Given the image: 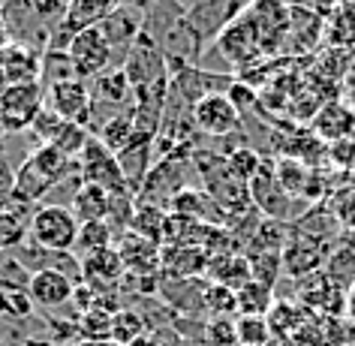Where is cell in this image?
<instances>
[{
    "mask_svg": "<svg viewBox=\"0 0 355 346\" xmlns=\"http://www.w3.org/2000/svg\"><path fill=\"white\" fill-rule=\"evenodd\" d=\"M205 310L211 316H238V298L232 289L220 286V283H208L205 289Z\"/></svg>",
    "mask_w": 355,
    "mask_h": 346,
    "instance_id": "obj_38",
    "label": "cell"
},
{
    "mask_svg": "<svg viewBox=\"0 0 355 346\" xmlns=\"http://www.w3.org/2000/svg\"><path fill=\"white\" fill-rule=\"evenodd\" d=\"M46 105V87L40 82H24L0 91V123L6 132L31 130L37 114Z\"/></svg>",
    "mask_w": 355,
    "mask_h": 346,
    "instance_id": "obj_5",
    "label": "cell"
},
{
    "mask_svg": "<svg viewBox=\"0 0 355 346\" xmlns=\"http://www.w3.org/2000/svg\"><path fill=\"white\" fill-rule=\"evenodd\" d=\"M235 298H238V316H268L274 301H277L271 286L256 283V280H250L247 286L238 289Z\"/></svg>",
    "mask_w": 355,
    "mask_h": 346,
    "instance_id": "obj_22",
    "label": "cell"
},
{
    "mask_svg": "<svg viewBox=\"0 0 355 346\" xmlns=\"http://www.w3.org/2000/svg\"><path fill=\"white\" fill-rule=\"evenodd\" d=\"M148 331V322L136 310H118L112 316V343L118 346H136Z\"/></svg>",
    "mask_w": 355,
    "mask_h": 346,
    "instance_id": "obj_26",
    "label": "cell"
},
{
    "mask_svg": "<svg viewBox=\"0 0 355 346\" xmlns=\"http://www.w3.org/2000/svg\"><path fill=\"white\" fill-rule=\"evenodd\" d=\"M112 208V196L96 184L78 181L73 190V214L78 217V223H94V220H105Z\"/></svg>",
    "mask_w": 355,
    "mask_h": 346,
    "instance_id": "obj_17",
    "label": "cell"
},
{
    "mask_svg": "<svg viewBox=\"0 0 355 346\" xmlns=\"http://www.w3.org/2000/svg\"><path fill=\"white\" fill-rule=\"evenodd\" d=\"M226 166L238 181L250 184L256 178V172H259V166H262V157L256 154L253 148H235L232 154H226Z\"/></svg>",
    "mask_w": 355,
    "mask_h": 346,
    "instance_id": "obj_37",
    "label": "cell"
},
{
    "mask_svg": "<svg viewBox=\"0 0 355 346\" xmlns=\"http://www.w3.org/2000/svg\"><path fill=\"white\" fill-rule=\"evenodd\" d=\"M268 346H292V340H289V343H286V340H277V337H274V340H271V343H268Z\"/></svg>",
    "mask_w": 355,
    "mask_h": 346,
    "instance_id": "obj_42",
    "label": "cell"
},
{
    "mask_svg": "<svg viewBox=\"0 0 355 346\" xmlns=\"http://www.w3.org/2000/svg\"><path fill=\"white\" fill-rule=\"evenodd\" d=\"M265 319H268V325H271V334L277 337V340H286V337H292L301 325L307 322L310 313H307V307L298 304V301L277 298V301H274V307H271V313Z\"/></svg>",
    "mask_w": 355,
    "mask_h": 346,
    "instance_id": "obj_21",
    "label": "cell"
},
{
    "mask_svg": "<svg viewBox=\"0 0 355 346\" xmlns=\"http://www.w3.org/2000/svg\"><path fill=\"white\" fill-rule=\"evenodd\" d=\"M33 316V301L28 298V292H15V289H0V319L6 322H21V319Z\"/></svg>",
    "mask_w": 355,
    "mask_h": 346,
    "instance_id": "obj_36",
    "label": "cell"
},
{
    "mask_svg": "<svg viewBox=\"0 0 355 346\" xmlns=\"http://www.w3.org/2000/svg\"><path fill=\"white\" fill-rule=\"evenodd\" d=\"M193 127L202 130L211 139H226L241 127V112H238V105L226 96V91L208 94L193 105Z\"/></svg>",
    "mask_w": 355,
    "mask_h": 346,
    "instance_id": "obj_6",
    "label": "cell"
},
{
    "mask_svg": "<svg viewBox=\"0 0 355 346\" xmlns=\"http://www.w3.org/2000/svg\"><path fill=\"white\" fill-rule=\"evenodd\" d=\"M67 55L76 67V76L87 82V78L103 76L105 69L112 67L114 49H112V42L103 37V31L96 28V24H91V28H82L73 33V40H69V46H67Z\"/></svg>",
    "mask_w": 355,
    "mask_h": 346,
    "instance_id": "obj_4",
    "label": "cell"
},
{
    "mask_svg": "<svg viewBox=\"0 0 355 346\" xmlns=\"http://www.w3.org/2000/svg\"><path fill=\"white\" fill-rule=\"evenodd\" d=\"M112 310H105L96 304L87 313H78V340H91V343H109L112 340Z\"/></svg>",
    "mask_w": 355,
    "mask_h": 346,
    "instance_id": "obj_24",
    "label": "cell"
},
{
    "mask_svg": "<svg viewBox=\"0 0 355 346\" xmlns=\"http://www.w3.org/2000/svg\"><path fill=\"white\" fill-rule=\"evenodd\" d=\"M190 159L181 154H166L150 163L148 175L139 184V199L141 202H154V205L168 208L181 190H187V175H190Z\"/></svg>",
    "mask_w": 355,
    "mask_h": 346,
    "instance_id": "obj_2",
    "label": "cell"
},
{
    "mask_svg": "<svg viewBox=\"0 0 355 346\" xmlns=\"http://www.w3.org/2000/svg\"><path fill=\"white\" fill-rule=\"evenodd\" d=\"M235 334L241 346H268L274 340L265 316H235Z\"/></svg>",
    "mask_w": 355,
    "mask_h": 346,
    "instance_id": "obj_31",
    "label": "cell"
},
{
    "mask_svg": "<svg viewBox=\"0 0 355 346\" xmlns=\"http://www.w3.org/2000/svg\"><path fill=\"white\" fill-rule=\"evenodd\" d=\"M87 139H91L87 136V127H82V123H76V121H60L55 136H51L46 145H55L58 150H64L67 157L78 159V154H82L85 145H87Z\"/></svg>",
    "mask_w": 355,
    "mask_h": 346,
    "instance_id": "obj_28",
    "label": "cell"
},
{
    "mask_svg": "<svg viewBox=\"0 0 355 346\" xmlns=\"http://www.w3.org/2000/svg\"><path fill=\"white\" fill-rule=\"evenodd\" d=\"M178 3H181V6H187V10H190V6H193V3H199V0H178Z\"/></svg>",
    "mask_w": 355,
    "mask_h": 346,
    "instance_id": "obj_43",
    "label": "cell"
},
{
    "mask_svg": "<svg viewBox=\"0 0 355 346\" xmlns=\"http://www.w3.org/2000/svg\"><path fill=\"white\" fill-rule=\"evenodd\" d=\"M78 262H82V277L85 283L91 286L96 295L105 289V286H114V283L123 280V262H121V253L112 247H103V250H94L87 256H78Z\"/></svg>",
    "mask_w": 355,
    "mask_h": 346,
    "instance_id": "obj_14",
    "label": "cell"
},
{
    "mask_svg": "<svg viewBox=\"0 0 355 346\" xmlns=\"http://www.w3.org/2000/svg\"><path fill=\"white\" fill-rule=\"evenodd\" d=\"M40 67L42 58L37 55V49L28 42L10 40L0 49V91L24 82H40Z\"/></svg>",
    "mask_w": 355,
    "mask_h": 346,
    "instance_id": "obj_9",
    "label": "cell"
},
{
    "mask_svg": "<svg viewBox=\"0 0 355 346\" xmlns=\"http://www.w3.org/2000/svg\"><path fill=\"white\" fill-rule=\"evenodd\" d=\"M114 250L121 253L123 268H127L132 277H154V274L163 268V247L136 235V232H130V229L121 232Z\"/></svg>",
    "mask_w": 355,
    "mask_h": 346,
    "instance_id": "obj_10",
    "label": "cell"
},
{
    "mask_svg": "<svg viewBox=\"0 0 355 346\" xmlns=\"http://www.w3.org/2000/svg\"><path fill=\"white\" fill-rule=\"evenodd\" d=\"M166 220H168V211L163 205L136 199V211H132V220H130V232H136V235H141V238H148V241L163 247Z\"/></svg>",
    "mask_w": 355,
    "mask_h": 346,
    "instance_id": "obj_19",
    "label": "cell"
},
{
    "mask_svg": "<svg viewBox=\"0 0 355 346\" xmlns=\"http://www.w3.org/2000/svg\"><path fill=\"white\" fill-rule=\"evenodd\" d=\"M112 241H114V229L105 223V220L82 223L73 253H76V256H87V253H94V250H103V247H112Z\"/></svg>",
    "mask_w": 355,
    "mask_h": 346,
    "instance_id": "obj_30",
    "label": "cell"
},
{
    "mask_svg": "<svg viewBox=\"0 0 355 346\" xmlns=\"http://www.w3.org/2000/svg\"><path fill=\"white\" fill-rule=\"evenodd\" d=\"M247 187H250V202L268 220L286 223V220L292 217V196L280 187L277 175H274V166L268 163V159H262L259 172H256V178L247 184Z\"/></svg>",
    "mask_w": 355,
    "mask_h": 346,
    "instance_id": "obj_7",
    "label": "cell"
},
{
    "mask_svg": "<svg viewBox=\"0 0 355 346\" xmlns=\"http://www.w3.org/2000/svg\"><path fill=\"white\" fill-rule=\"evenodd\" d=\"M15 259L24 265L28 274H40V271H60L67 274L69 280L76 283H85L82 277V262H78L76 253H58V250H46V247H37L31 241H24L21 247H15Z\"/></svg>",
    "mask_w": 355,
    "mask_h": 346,
    "instance_id": "obj_11",
    "label": "cell"
},
{
    "mask_svg": "<svg viewBox=\"0 0 355 346\" xmlns=\"http://www.w3.org/2000/svg\"><path fill=\"white\" fill-rule=\"evenodd\" d=\"M78 175H82V181L103 187L109 196H118V193H123V190H132L127 175H123V168H121L118 154H112V150L94 136L87 139L85 150L78 154Z\"/></svg>",
    "mask_w": 355,
    "mask_h": 346,
    "instance_id": "obj_3",
    "label": "cell"
},
{
    "mask_svg": "<svg viewBox=\"0 0 355 346\" xmlns=\"http://www.w3.org/2000/svg\"><path fill=\"white\" fill-rule=\"evenodd\" d=\"M10 42V31H6V21H3V10H0V49Z\"/></svg>",
    "mask_w": 355,
    "mask_h": 346,
    "instance_id": "obj_41",
    "label": "cell"
},
{
    "mask_svg": "<svg viewBox=\"0 0 355 346\" xmlns=\"http://www.w3.org/2000/svg\"><path fill=\"white\" fill-rule=\"evenodd\" d=\"M325 259H328V244L322 241L289 235V244L283 247V271H289V277H295V280L322 271Z\"/></svg>",
    "mask_w": 355,
    "mask_h": 346,
    "instance_id": "obj_13",
    "label": "cell"
},
{
    "mask_svg": "<svg viewBox=\"0 0 355 346\" xmlns=\"http://www.w3.org/2000/svg\"><path fill=\"white\" fill-rule=\"evenodd\" d=\"M28 241V226L19 217V211H0V253L15 250Z\"/></svg>",
    "mask_w": 355,
    "mask_h": 346,
    "instance_id": "obj_34",
    "label": "cell"
},
{
    "mask_svg": "<svg viewBox=\"0 0 355 346\" xmlns=\"http://www.w3.org/2000/svg\"><path fill=\"white\" fill-rule=\"evenodd\" d=\"M247 262H250V274H253L256 283H265V286L277 289V277L283 271V253L250 250V253H247Z\"/></svg>",
    "mask_w": 355,
    "mask_h": 346,
    "instance_id": "obj_27",
    "label": "cell"
},
{
    "mask_svg": "<svg viewBox=\"0 0 355 346\" xmlns=\"http://www.w3.org/2000/svg\"><path fill=\"white\" fill-rule=\"evenodd\" d=\"M76 283L60 271H40L31 274V286H28V298L37 307H64L73 301Z\"/></svg>",
    "mask_w": 355,
    "mask_h": 346,
    "instance_id": "obj_15",
    "label": "cell"
},
{
    "mask_svg": "<svg viewBox=\"0 0 355 346\" xmlns=\"http://www.w3.org/2000/svg\"><path fill=\"white\" fill-rule=\"evenodd\" d=\"M235 346H241V343H235Z\"/></svg>",
    "mask_w": 355,
    "mask_h": 346,
    "instance_id": "obj_44",
    "label": "cell"
},
{
    "mask_svg": "<svg viewBox=\"0 0 355 346\" xmlns=\"http://www.w3.org/2000/svg\"><path fill=\"white\" fill-rule=\"evenodd\" d=\"M78 217L73 214V208L67 205H40L33 211L31 223H28V241L46 250H58V253H73L76 241H78Z\"/></svg>",
    "mask_w": 355,
    "mask_h": 346,
    "instance_id": "obj_1",
    "label": "cell"
},
{
    "mask_svg": "<svg viewBox=\"0 0 355 346\" xmlns=\"http://www.w3.org/2000/svg\"><path fill=\"white\" fill-rule=\"evenodd\" d=\"M12 193H15V168L10 166L3 150H0V211L12 208Z\"/></svg>",
    "mask_w": 355,
    "mask_h": 346,
    "instance_id": "obj_40",
    "label": "cell"
},
{
    "mask_svg": "<svg viewBox=\"0 0 355 346\" xmlns=\"http://www.w3.org/2000/svg\"><path fill=\"white\" fill-rule=\"evenodd\" d=\"M94 85H96V96L100 100H109V103H114V105H121V100L127 96L132 87H130V82H127V76H123V69H105L103 76H96L94 78Z\"/></svg>",
    "mask_w": 355,
    "mask_h": 346,
    "instance_id": "obj_33",
    "label": "cell"
},
{
    "mask_svg": "<svg viewBox=\"0 0 355 346\" xmlns=\"http://www.w3.org/2000/svg\"><path fill=\"white\" fill-rule=\"evenodd\" d=\"M217 49L229 58V64H253L259 55H265L262 37L253 28V21L247 19V12L241 19H235L229 28L217 37Z\"/></svg>",
    "mask_w": 355,
    "mask_h": 346,
    "instance_id": "obj_12",
    "label": "cell"
},
{
    "mask_svg": "<svg viewBox=\"0 0 355 346\" xmlns=\"http://www.w3.org/2000/svg\"><path fill=\"white\" fill-rule=\"evenodd\" d=\"M205 340L211 346H235V316H211L205 322Z\"/></svg>",
    "mask_w": 355,
    "mask_h": 346,
    "instance_id": "obj_39",
    "label": "cell"
},
{
    "mask_svg": "<svg viewBox=\"0 0 355 346\" xmlns=\"http://www.w3.org/2000/svg\"><path fill=\"white\" fill-rule=\"evenodd\" d=\"M322 274L337 289L349 292L355 283V250H334L322 265Z\"/></svg>",
    "mask_w": 355,
    "mask_h": 346,
    "instance_id": "obj_29",
    "label": "cell"
},
{
    "mask_svg": "<svg viewBox=\"0 0 355 346\" xmlns=\"http://www.w3.org/2000/svg\"><path fill=\"white\" fill-rule=\"evenodd\" d=\"M51 190V184L42 178L37 168L31 166V159H24V163L15 168V193H12V208L19 205H37L42 202V196ZM10 208V211H12Z\"/></svg>",
    "mask_w": 355,
    "mask_h": 346,
    "instance_id": "obj_20",
    "label": "cell"
},
{
    "mask_svg": "<svg viewBox=\"0 0 355 346\" xmlns=\"http://www.w3.org/2000/svg\"><path fill=\"white\" fill-rule=\"evenodd\" d=\"M69 78H78V76H76V67H73V60H69L67 49H46L42 67H40V85L51 87V85L69 82Z\"/></svg>",
    "mask_w": 355,
    "mask_h": 346,
    "instance_id": "obj_25",
    "label": "cell"
},
{
    "mask_svg": "<svg viewBox=\"0 0 355 346\" xmlns=\"http://www.w3.org/2000/svg\"><path fill=\"white\" fill-rule=\"evenodd\" d=\"M31 286V274L24 271V265L15 259L12 250L0 253V289H15V292H28Z\"/></svg>",
    "mask_w": 355,
    "mask_h": 346,
    "instance_id": "obj_35",
    "label": "cell"
},
{
    "mask_svg": "<svg viewBox=\"0 0 355 346\" xmlns=\"http://www.w3.org/2000/svg\"><path fill=\"white\" fill-rule=\"evenodd\" d=\"M100 141L118 157L123 154V150H130L132 145H136V127H132L130 114H112V118L103 123V130H100Z\"/></svg>",
    "mask_w": 355,
    "mask_h": 346,
    "instance_id": "obj_23",
    "label": "cell"
},
{
    "mask_svg": "<svg viewBox=\"0 0 355 346\" xmlns=\"http://www.w3.org/2000/svg\"><path fill=\"white\" fill-rule=\"evenodd\" d=\"M46 105L64 121H76L87 127L91 121V87L85 78H69V82L51 85L46 91Z\"/></svg>",
    "mask_w": 355,
    "mask_h": 346,
    "instance_id": "obj_8",
    "label": "cell"
},
{
    "mask_svg": "<svg viewBox=\"0 0 355 346\" xmlns=\"http://www.w3.org/2000/svg\"><path fill=\"white\" fill-rule=\"evenodd\" d=\"M274 175H277L280 187L286 190L292 199H295V196H301V193H304V184L310 181V172H307V166L301 163V159H295V157H289V159H280V163L274 166Z\"/></svg>",
    "mask_w": 355,
    "mask_h": 346,
    "instance_id": "obj_32",
    "label": "cell"
},
{
    "mask_svg": "<svg viewBox=\"0 0 355 346\" xmlns=\"http://www.w3.org/2000/svg\"><path fill=\"white\" fill-rule=\"evenodd\" d=\"M28 159H31V166L37 168L42 178L51 184V187H58L60 181H67L69 175H73V168H76V159L67 157L64 150H58L55 145H40Z\"/></svg>",
    "mask_w": 355,
    "mask_h": 346,
    "instance_id": "obj_18",
    "label": "cell"
},
{
    "mask_svg": "<svg viewBox=\"0 0 355 346\" xmlns=\"http://www.w3.org/2000/svg\"><path fill=\"white\" fill-rule=\"evenodd\" d=\"M208 283H220V286L238 292L241 286L253 280L250 274V262H247V253H238V250H223V253H214L208 262Z\"/></svg>",
    "mask_w": 355,
    "mask_h": 346,
    "instance_id": "obj_16",
    "label": "cell"
}]
</instances>
